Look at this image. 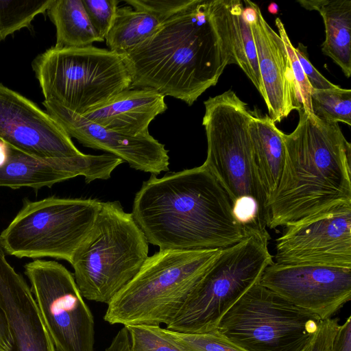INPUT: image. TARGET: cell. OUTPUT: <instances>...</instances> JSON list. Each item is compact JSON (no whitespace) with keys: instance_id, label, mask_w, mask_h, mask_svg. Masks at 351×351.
Instances as JSON below:
<instances>
[{"instance_id":"obj_7","label":"cell","mask_w":351,"mask_h":351,"mask_svg":"<svg viewBox=\"0 0 351 351\" xmlns=\"http://www.w3.org/2000/svg\"><path fill=\"white\" fill-rule=\"evenodd\" d=\"M269 239L267 231L253 229L243 240L221 250L166 328L188 334L217 329L223 316L274 262Z\"/></svg>"},{"instance_id":"obj_6","label":"cell","mask_w":351,"mask_h":351,"mask_svg":"<svg viewBox=\"0 0 351 351\" xmlns=\"http://www.w3.org/2000/svg\"><path fill=\"white\" fill-rule=\"evenodd\" d=\"M148 257V242L132 214L119 201L101 202L90 230L70 263L88 300L108 304L138 273Z\"/></svg>"},{"instance_id":"obj_12","label":"cell","mask_w":351,"mask_h":351,"mask_svg":"<svg viewBox=\"0 0 351 351\" xmlns=\"http://www.w3.org/2000/svg\"><path fill=\"white\" fill-rule=\"evenodd\" d=\"M285 228L276 240L275 263L351 268V203Z\"/></svg>"},{"instance_id":"obj_3","label":"cell","mask_w":351,"mask_h":351,"mask_svg":"<svg viewBox=\"0 0 351 351\" xmlns=\"http://www.w3.org/2000/svg\"><path fill=\"white\" fill-rule=\"evenodd\" d=\"M296 128L284 134L285 158L269 202L268 228L287 227L351 203V145L338 123L299 110Z\"/></svg>"},{"instance_id":"obj_29","label":"cell","mask_w":351,"mask_h":351,"mask_svg":"<svg viewBox=\"0 0 351 351\" xmlns=\"http://www.w3.org/2000/svg\"><path fill=\"white\" fill-rule=\"evenodd\" d=\"M275 22L279 36L285 44L290 59L293 74L301 98L302 108L306 114L314 115L311 101L312 88L306 79L300 61L295 53L294 47L287 34L284 24L280 18H276Z\"/></svg>"},{"instance_id":"obj_1","label":"cell","mask_w":351,"mask_h":351,"mask_svg":"<svg viewBox=\"0 0 351 351\" xmlns=\"http://www.w3.org/2000/svg\"><path fill=\"white\" fill-rule=\"evenodd\" d=\"M131 88H147L191 106L235 64L226 0H193L150 37L119 56Z\"/></svg>"},{"instance_id":"obj_19","label":"cell","mask_w":351,"mask_h":351,"mask_svg":"<svg viewBox=\"0 0 351 351\" xmlns=\"http://www.w3.org/2000/svg\"><path fill=\"white\" fill-rule=\"evenodd\" d=\"M167 108L165 96L147 88H130L86 112L85 119L128 135L148 132V126Z\"/></svg>"},{"instance_id":"obj_16","label":"cell","mask_w":351,"mask_h":351,"mask_svg":"<svg viewBox=\"0 0 351 351\" xmlns=\"http://www.w3.org/2000/svg\"><path fill=\"white\" fill-rule=\"evenodd\" d=\"M43 104L70 137L84 147L106 152L130 167L152 175L169 171L168 151L149 132L136 136L125 134L90 121L54 101L44 100Z\"/></svg>"},{"instance_id":"obj_32","label":"cell","mask_w":351,"mask_h":351,"mask_svg":"<svg viewBox=\"0 0 351 351\" xmlns=\"http://www.w3.org/2000/svg\"><path fill=\"white\" fill-rule=\"evenodd\" d=\"M294 50L312 89L324 90L337 86L328 80L311 63L305 45L300 43L296 48L294 47Z\"/></svg>"},{"instance_id":"obj_34","label":"cell","mask_w":351,"mask_h":351,"mask_svg":"<svg viewBox=\"0 0 351 351\" xmlns=\"http://www.w3.org/2000/svg\"><path fill=\"white\" fill-rule=\"evenodd\" d=\"M0 351H14V343L5 315L0 306Z\"/></svg>"},{"instance_id":"obj_30","label":"cell","mask_w":351,"mask_h":351,"mask_svg":"<svg viewBox=\"0 0 351 351\" xmlns=\"http://www.w3.org/2000/svg\"><path fill=\"white\" fill-rule=\"evenodd\" d=\"M119 2V0H82L92 26L103 40L112 25Z\"/></svg>"},{"instance_id":"obj_2","label":"cell","mask_w":351,"mask_h":351,"mask_svg":"<svg viewBox=\"0 0 351 351\" xmlns=\"http://www.w3.org/2000/svg\"><path fill=\"white\" fill-rule=\"evenodd\" d=\"M132 214L160 250H223L253 230L237 219L228 194L204 165L152 175L136 193Z\"/></svg>"},{"instance_id":"obj_10","label":"cell","mask_w":351,"mask_h":351,"mask_svg":"<svg viewBox=\"0 0 351 351\" xmlns=\"http://www.w3.org/2000/svg\"><path fill=\"white\" fill-rule=\"evenodd\" d=\"M321 321L258 282L223 316L217 329L245 351H302Z\"/></svg>"},{"instance_id":"obj_11","label":"cell","mask_w":351,"mask_h":351,"mask_svg":"<svg viewBox=\"0 0 351 351\" xmlns=\"http://www.w3.org/2000/svg\"><path fill=\"white\" fill-rule=\"evenodd\" d=\"M25 274L57 351H94L95 322L73 275L56 261L36 260Z\"/></svg>"},{"instance_id":"obj_17","label":"cell","mask_w":351,"mask_h":351,"mask_svg":"<svg viewBox=\"0 0 351 351\" xmlns=\"http://www.w3.org/2000/svg\"><path fill=\"white\" fill-rule=\"evenodd\" d=\"M243 3L255 12L254 19L247 23L256 47L268 116L275 123H280L293 110L302 108L290 59L282 40L265 21L259 6L249 0Z\"/></svg>"},{"instance_id":"obj_27","label":"cell","mask_w":351,"mask_h":351,"mask_svg":"<svg viewBox=\"0 0 351 351\" xmlns=\"http://www.w3.org/2000/svg\"><path fill=\"white\" fill-rule=\"evenodd\" d=\"M130 335L131 351H186L160 326H124Z\"/></svg>"},{"instance_id":"obj_18","label":"cell","mask_w":351,"mask_h":351,"mask_svg":"<svg viewBox=\"0 0 351 351\" xmlns=\"http://www.w3.org/2000/svg\"><path fill=\"white\" fill-rule=\"evenodd\" d=\"M0 306L14 351H56L31 289L6 261L0 247Z\"/></svg>"},{"instance_id":"obj_31","label":"cell","mask_w":351,"mask_h":351,"mask_svg":"<svg viewBox=\"0 0 351 351\" xmlns=\"http://www.w3.org/2000/svg\"><path fill=\"white\" fill-rule=\"evenodd\" d=\"M134 10L147 12L161 23L188 8L193 0H125Z\"/></svg>"},{"instance_id":"obj_20","label":"cell","mask_w":351,"mask_h":351,"mask_svg":"<svg viewBox=\"0 0 351 351\" xmlns=\"http://www.w3.org/2000/svg\"><path fill=\"white\" fill-rule=\"evenodd\" d=\"M249 130L258 176L269 202L278 187L285 163V133L267 114H254Z\"/></svg>"},{"instance_id":"obj_5","label":"cell","mask_w":351,"mask_h":351,"mask_svg":"<svg viewBox=\"0 0 351 351\" xmlns=\"http://www.w3.org/2000/svg\"><path fill=\"white\" fill-rule=\"evenodd\" d=\"M221 250H159L107 304L110 324L167 326Z\"/></svg>"},{"instance_id":"obj_24","label":"cell","mask_w":351,"mask_h":351,"mask_svg":"<svg viewBox=\"0 0 351 351\" xmlns=\"http://www.w3.org/2000/svg\"><path fill=\"white\" fill-rule=\"evenodd\" d=\"M162 23L153 15L130 5L118 7L105 37L106 45L109 50L124 54L153 35Z\"/></svg>"},{"instance_id":"obj_26","label":"cell","mask_w":351,"mask_h":351,"mask_svg":"<svg viewBox=\"0 0 351 351\" xmlns=\"http://www.w3.org/2000/svg\"><path fill=\"white\" fill-rule=\"evenodd\" d=\"M311 101L313 114L317 118L351 125L350 89L339 86L330 89H312Z\"/></svg>"},{"instance_id":"obj_13","label":"cell","mask_w":351,"mask_h":351,"mask_svg":"<svg viewBox=\"0 0 351 351\" xmlns=\"http://www.w3.org/2000/svg\"><path fill=\"white\" fill-rule=\"evenodd\" d=\"M260 284L290 304L324 320L351 299V268L273 262Z\"/></svg>"},{"instance_id":"obj_8","label":"cell","mask_w":351,"mask_h":351,"mask_svg":"<svg viewBox=\"0 0 351 351\" xmlns=\"http://www.w3.org/2000/svg\"><path fill=\"white\" fill-rule=\"evenodd\" d=\"M32 66L45 100L80 115L131 88L119 55L93 45L51 47L38 55Z\"/></svg>"},{"instance_id":"obj_14","label":"cell","mask_w":351,"mask_h":351,"mask_svg":"<svg viewBox=\"0 0 351 351\" xmlns=\"http://www.w3.org/2000/svg\"><path fill=\"white\" fill-rule=\"evenodd\" d=\"M0 141L21 152L43 158L83 154L67 132L46 111L2 84Z\"/></svg>"},{"instance_id":"obj_21","label":"cell","mask_w":351,"mask_h":351,"mask_svg":"<svg viewBox=\"0 0 351 351\" xmlns=\"http://www.w3.org/2000/svg\"><path fill=\"white\" fill-rule=\"evenodd\" d=\"M298 2L306 10L319 12L326 33L322 51L349 78L351 75V1L300 0Z\"/></svg>"},{"instance_id":"obj_33","label":"cell","mask_w":351,"mask_h":351,"mask_svg":"<svg viewBox=\"0 0 351 351\" xmlns=\"http://www.w3.org/2000/svg\"><path fill=\"white\" fill-rule=\"evenodd\" d=\"M330 351H351V316L338 326Z\"/></svg>"},{"instance_id":"obj_25","label":"cell","mask_w":351,"mask_h":351,"mask_svg":"<svg viewBox=\"0 0 351 351\" xmlns=\"http://www.w3.org/2000/svg\"><path fill=\"white\" fill-rule=\"evenodd\" d=\"M53 0H0V41L47 12Z\"/></svg>"},{"instance_id":"obj_36","label":"cell","mask_w":351,"mask_h":351,"mask_svg":"<svg viewBox=\"0 0 351 351\" xmlns=\"http://www.w3.org/2000/svg\"><path fill=\"white\" fill-rule=\"evenodd\" d=\"M268 10L271 14H276L278 10V6L276 3H272L269 5Z\"/></svg>"},{"instance_id":"obj_15","label":"cell","mask_w":351,"mask_h":351,"mask_svg":"<svg viewBox=\"0 0 351 351\" xmlns=\"http://www.w3.org/2000/svg\"><path fill=\"white\" fill-rule=\"evenodd\" d=\"M123 161L110 154H82L69 158H43L21 152L0 141V186L38 190L84 176L88 184L108 180Z\"/></svg>"},{"instance_id":"obj_4","label":"cell","mask_w":351,"mask_h":351,"mask_svg":"<svg viewBox=\"0 0 351 351\" xmlns=\"http://www.w3.org/2000/svg\"><path fill=\"white\" fill-rule=\"evenodd\" d=\"M204 104L207 156L203 165L228 194L237 219L249 229L266 231L269 202L258 176L249 130L254 114L232 90Z\"/></svg>"},{"instance_id":"obj_9","label":"cell","mask_w":351,"mask_h":351,"mask_svg":"<svg viewBox=\"0 0 351 351\" xmlns=\"http://www.w3.org/2000/svg\"><path fill=\"white\" fill-rule=\"evenodd\" d=\"M91 198L25 199L0 234V247L18 258L51 257L71 262L101 206Z\"/></svg>"},{"instance_id":"obj_22","label":"cell","mask_w":351,"mask_h":351,"mask_svg":"<svg viewBox=\"0 0 351 351\" xmlns=\"http://www.w3.org/2000/svg\"><path fill=\"white\" fill-rule=\"evenodd\" d=\"M47 12L56 27V48L84 47L104 40L92 26L82 0H53Z\"/></svg>"},{"instance_id":"obj_35","label":"cell","mask_w":351,"mask_h":351,"mask_svg":"<svg viewBox=\"0 0 351 351\" xmlns=\"http://www.w3.org/2000/svg\"><path fill=\"white\" fill-rule=\"evenodd\" d=\"M105 351H131L129 332L124 326L114 337Z\"/></svg>"},{"instance_id":"obj_28","label":"cell","mask_w":351,"mask_h":351,"mask_svg":"<svg viewBox=\"0 0 351 351\" xmlns=\"http://www.w3.org/2000/svg\"><path fill=\"white\" fill-rule=\"evenodd\" d=\"M165 332L186 351H245L223 335L218 329L199 334Z\"/></svg>"},{"instance_id":"obj_23","label":"cell","mask_w":351,"mask_h":351,"mask_svg":"<svg viewBox=\"0 0 351 351\" xmlns=\"http://www.w3.org/2000/svg\"><path fill=\"white\" fill-rule=\"evenodd\" d=\"M226 17L232 51L238 65L250 80L262 97L263 86L251 27L245 20L242 1L226 0Z\"/></svg>"}]
</instances>
